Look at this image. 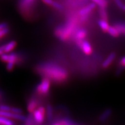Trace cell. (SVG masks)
<instances>
[{
    "label": "cell",
    "mask_w": 125,
    "mask_h": 125,
    "mask_svg": "<svg viewBox=\"0 0 125 125\" xmlns=\"http://www.w3.org/2000/svg\"><path fill=\"white\" fill-rule=\"evenodd\" d=\"M36 70L43 77L56 83L64 82L68 79V73L63 67L52 62H45L39 65Z\"/></svg>",
    "instance_id": "obj_1"
},
{
    "label": "cell",
    "mask_w": 125,
    "mask_h": 125,
    "mask_svg": "<svg viewBox=\"0 0 125 125\" xmlns=\"http://www.w3.org/2000/svg\"><path fill=\"white\" fill-rule=\"evenodd\" d=\"M75 24L73 22H69L65 26H61L56 28L54 34L62 41H66L70 38V36L74 30Z\"/></svg>",
    "instance_id": "obj_2"
},
{
    "label": "cell",
    "mask_w": 125,
    "mask_h": 125,
    "mask_svg": "<svg viewBox=\"0 0 125 125\" xmlns=\"http://www.w3.org/2000/svg\"><path fill=\"white\" fill-rule=\"evenodd\" d=\"M51 85V80L48 78L44 77L37 86L36 91L40 94L46 95L49 92Z\"/></svg>",
    "instance_id": "obj_3"
},
{
    "label": "cell",
    "mask_w": 125,
    "mask_h": 125,
    "mask_svg": "<svg viewBox=\"0 0 125 125\" xmlns=\"http://www.w3.org/2000/svg\"><path fill=\"white\" fill-rule=\"evenodd\" d=\"M46 109L43 106L38 107L33 112V118L34 121L38 123H42L44 121Z\"/></svg>",
    "instance_id": "obj_4"
},
{
    "label": "cell",
    "mask_w": 125,
    "mask_h": 125,
    "mask_svg": "<svg viewBox=\"0 0 125 125\" xmlns=\"http://www.w3.org/2000/svg\"><path fill=\"white\" fill-rule=\"evenodd\" d=\"M0 60L4 62H12L15 64H18L20 61V59L18 54L15 53H10L9 54L4 53L0 56Z\"/></svg>",
    "instance_id": "obj_5"
},
{
    "label": "cell",
    "mask_w": 125,
    "mask_h": 125,
    "mask_svg": "<svg viewBox=\"0 0 125 125\" xmlns=\"http://www.w3.org/2000/svg\"><path fill=\"white\" fill-rule=\"evenodd\" d=\"M0 116L7 117L12 119L18 120V121H25L26 117L22 114H15L10 111H0Z\"/></svg>",
    "instance_id": "obj_6"
},
{
    "label": "cell",
    "mask_w": 125,
    "mask_h": 125,
    "mask_svg": "<svg viewBox=\"0 0 125 125\" xmlns=\"http://www.w3.org/2000/svg\"><path fill=\"white\" fill-rule=\"evenodd\" d=\"M87 35V32L85 29H81L76 31L75 34V40L76 43L78 46L79 47L82 41L85 40Z\"/></svg>",
    "instance_id": "obj_7"
},
{
    "label": "cell",
    "mask_w": 125,
    "mask_h": 125,
    "mask_svg": "<svg viewBox=\"0 0 125 125\" xmlns=\"http://www.w3.org/2000/svg\"><path fill=\"white\" fill-rule=\"evenodd\" d=\"M79 47L82 49L83 52L86 55H90L93 52V49H92L91 45L87 41L83 40Z\"/></svg>",
    "instance_id": "obj_8"
},
{
    "label": "cell",
    "mask_w": 125,
    "mask_h": 125,
    "mask_svg": "<svg viewBox=\"0 0 125 125\" xmlns=\"http://www.w3.org/2000/svg\"><path fill=\"white\" fill-rule=\"evenodd\" d=\"M115 57H116V53L115 52H112L109 54V55L107 56V58L104 60V62L102 63V67L104 69L108 68L110 66L111 64L115 60Z\"/></svg>",
    "instance_id": "obj_9"
},
{
    "label": "cell",
    "mask_w": 125,
    "mask_h": 125,
    "mask_svg": "<svg viewBox=\"0 0 125 125\" xmlns=\"http://www.w3.org/2000/svg\"><path fill=\"white\" fill-rule=\"evenodd\" d=\"M38 107V103L37 100L31 98L27 103V109L30 114H32L34 111Z\"/></svg>",
    "instance_id": "obj_10"
},
{
    "label": "cell",
    "mask_w": 125,
    "mask_h": 125,
    "mask_svg": "<svg viewBox=\"0 0 125 125\" xmlns=\"http://www.w3.org/2000/svg\"><path fill=\"white\" fill-rule=\"evenodd\" d=\"M96 5L94 3H91V4H89L88 5L86 6L85 7H84L83 8L81 9L79 11V15L82 16V15H89L94 9L96 8Z\"/></svg>",
    "instance_id": "obj_11"
},
{
    "label": "cell",
    "mask_w": 125,
    "mask_h": 125,
    "mask_svg": "<svg viewBox=\"0 0 125 125\" xmlns=\"http://www.w3.org/2000/svg\"><path fill=\"white\" fill-rule=\"evenodd\" d=\"M17 45V42L16 41H11L9 42L8 43H7V44L3 45V47H4V53H10V52L13 51L14 49L16 47Z\"/></svg>",
    "instance_id": "obj_12"
},
{
    "label": "cell",
    "mask_w": 125,
    "mask_h": 125,
    "mask_svg": "<svg viewBox=\"0 0 125 125\" xmlns=\"http://www.w3.org/2000/svg\"><path fill=\"white\" fill-rule=\"evenodd\" d=\"M112 114V109L110 108H107L103 111L99 116V120L101 122H104L109 118Z\"/></svg>",
    "instance_id": "obj_13"
},
{
    "label": "cell",
    "mask_w": 125,
    "mask_h": 125,
    "mask_svg": "<svg viewBox=\"0 0 125 125\" xmlns=\"http://www.w3.org/2000/svg\"><path fill=\"white\" fill-rule=\"evenodd\" d=\"M34 0H21L20 2V7L22 10H25L31 7Z\"/></svg>",
    "instance_id": "obj_14"
},
{
    "label": "cell",
    "mask_w": 125,
    "mask_h": 125,
    "mask_svg": "<svg viewBox=\"0 0 125 125\" xmlns=\"http://www.w3.org/2000/svg\"><path fill=\"white\" fill-rule=\"evenodd\" d=\"M98 24L103 32H107L108 29L109 27V25L108 23L107 20L104 19L99 20L98 21Z\"/></svg>",
    "instance_id": "obj_15"
},
{
    "label": "cell",
    "mask_w": 125,
    "mask_h": 125,
    "mask_svg": "<svg viewBox=\"0 0 125 125\" xmlns=\"http://www.w3.org/2000/svg\"><path fill=\"white\" fill-rule=\"evenodd\" d=\"M0 125H16L11 119L0 116Z\"/></svg>",
    "instance_id": "obj_16"
},
{
    "label": "cell",
    "mask_w": 125,
    "mask_h": 125,
    "mask_svg": "<svg viewBox=\"0 0 125 125\" xmlns=\"http://www.w3.org/2000/svg\"><path fill=\"white\" fill-rule=\"evenodd\" d=\"M107 32L111 36H112V37H115V38H116V37H118L120 35L119 32H118V31L117 30V29L114 27V26H109L108 29L107 30Z\"/></svg>",
    "instance_id": "obj_17"
},
{
    "label": "cell",
    "mask_w": 125,
    "mask_h": 125,
    "mask_svg": "<svg viewBox=\"0 0 125 125\" xmlns=\"http://www.w3.org/2000/svg\"><path fill=\"white\" fill-rule=\"evenodd\" d=\"M114 26L117 29L120 34L125 35V24L123 23H116Z\"/></svg>",
    "instance_id": "obj_18"
},
{
    "label": "cell",
    "mask_w": 125,
    "mask_h": 125,
    "mask_svg": "<svg viewBox=\"0 0 125 125\" xmlns=\"http://www.w3.org/2000/svg\"><path fill=\"white\" fill-rule=\"evenodd\" d=\"M46 114L47 119L49 121L52 119L53 116V108L51 104H48L46 108Z\"/></svg>",
    "instance_id": "obj_19"
},
{
    "label": "cell",
    "mask_w": 125,
    "mask_h": 125,
    "mask_svg": "<svg viewBox=\"0 0 125 125\" xmlns=\"http://www.w3.org/2000/svg\"><path fill=\"white\" fill-rule=\"evenodd\" d=\"M92 1L100 8H105L108 4L107 0H92Z\"/></svg>",
    "instance_id": "obj_20"
},
{
    "label": "cell",
    "mask_w": 125,
    "mask_h": 125,
    "mask_svg": "<svg viewBox=\"0 0 125 125\" xmlns=\"http://www.w3.org/2000/svg\"><path fill=\"white\" fill-rule=\"evenodd\" d=\"M99 13L101 19L107 20L108 16H107V11H106L105 10V8H100Z\"/></svg>",
    "instance_id": "obj_21"
},
{
    "label": "cell",
    "mask_w": 125,
    "mask_h": 125,
    "mask_svg": "<svg viewBox=\"0 0 125 125\" xmlns=\"http://www.w3.org/2000/svg\"><path fill=\"white\" fill-rule=\"evenodd\" d=\"M34 120L33 115L32 116V114H30V116H28V118H26L24 125H34Z\"/></svg>",
    "instance_id": "obj_22"
},
{
    "label": "cell",
    "mask_w": 125,
    "mask_h": 125,
    "mask_svg": "<svg viewBox=\"0 0 125 125\" xmlns=\"http://www.w3.org/2000/svg\"><path fill=\"white\" fill-rule=\"evenodd\" d=\"M61 125H75V123L69 119L64 118L60 121Z\"/></svg>",
    "instance_id": "obj_23"
},
{
    "label": "cell",
    "mask_w": 125,
    "mask_h": 125,
    "mask_svg": "<svg viewBox=\"0 0 125 125\" xmlns=\"http://www.w3.org/2000/svg\"><path fill=\"white\" fill-rule=\"evenodd\" d=\"M7 63V66H6V68H7V71L9 72L13 71L14 69V67H15V64H16L15 62H8Z\"/></svg>",
    "instance_id": "obj_24"
},
{
    "label": "cell",
    "mask_w": 125,
    "mask_h": 125,
    "mask_svg": "<svg viewBox=\"0 0 125 125\" xmlns=\"http://www.w3.org/2000/svg\"><path fill=\"white\" fill-rule=\"evenodd\" d=\"M9 29L8 27L5 28V29H4L2 30H0V39L4 37L5 36H6L7 34H9Z\"/></svg>",
    "instance_id": "obj_25"
},
{
    "label": "cell",
    "mask_w": 125,
    "mask_h": 125,
    "mask_svg": "<svg viewBox=\"0 0 125 125\" xmlns=\"http://www.w3.org/2000/svg\"><path fill=\"white\" fill-rule=\"evenodd\" d=\"M51 6L54 8L58 9V10H62L63 9V7L62 6V5H61L58 2H56V1H53Z\"/></svg>",
    "instance_id": "obj_26"
},
{
    "label": "cell",
    "mask_w": 125,
    "mask_h": 125,
    "mask_svg": "<svg viewBox=\"0 0 125 125\" xmlns=\"http://www.w3.org/2000/svg\"><path fill=\"white\" fill-rule=\"evenodd\" d=\"M11 107L8 105H6V104H2V105H0V111H10Z\"/></svg>",
    "instance_id": "obj_27"
},
{
    "label": "cell",
    "mask_w": 125,
    "mask_h": 125,
    "mask_svg": "<svg viewBox=\"0 0 125 125\" xmlns=\"http://www.w3.org/2000/svg\"><path fill=\"white\" fill-rule=\"evenodd\" d=\"M10 111L12 112H13V113H15V114H22L23 113L22 109L19 108H16V107H11Z\"/></svg>",
    "instance_id": "obj_28"
},
{
    "label": "cell",
    "mask_w": 125,
    "mask_h": 125,
    "mask_svg": "<svg viewBox=\"0 0 125 125\" xmlns=\"http://www.w3.org/2000/svg\"><path fill=\"white\" fill-rule=\"evenodd\" d=\"M114 1H115V2L116 3L117 6H118L119 8L123 9V8L124 7L125 5L123 4V2H122L121 0H114Z\"/></svg>",
    "instance_id": "obj_29"
},
{
    "label": "cell",
    "mask_w": 125,
    "mask_h": 125,
    "mask_svg": "<svg viewBox=\"0 0 125 125\" xmlns=\"http://www.w3.org/2000/svg\"><path fill=\"white\" fill-rule=\"evenodd\" d=\"M119 65L120 66L123 67L125 68V56L123 57L121 59L119 62Z\"/></svg>",
    "instance_id": "obj_30"
},
{
    "label": "cell",
    "mask_w": 125,
    "mask_h": 125,
    "mask_svg": "<svg viewBox=\"0 0 125 125\" xmlns=\"http://www.w3.org/2000/svg\"><path fill=\"white\" fill-rule=\"evenodd\" d=\"M7 27H8V24L7 23L3 22L0 23V30L4 29H5V28Z\"/></svg>",
    "instance_id": "obj_31"
},
{
    "label": "cell",
    "mask_w": 125,
    "mask_h": 125,
    "mask_svg": "<svg viewBox=\"0 0 125 125\" xmlns=\"http://www.w3.org/2000/svg\"><path fill=\"white\" fill-rule=\"evenodd\" d=\"M42 1L45 3V4L49 5H52L53 2V0H42Z\"/></svg>",
    "instance_id": "obj_32"
},
{
    "label": "cell",
    "mask_w": 125,
    "mask_h": 125,
    "mask_svg": "<svg viewBox=\"0 0 125 125\" xmlns=\"http://www.w3.org/2000/svg\"><path fill=\"white\" fill-rule=\"evenodd\" d=\"M3 53H4V47L3 46H0V56L1 54H2Z\"/></svg>",
    "instance_id": "obj_33"
},
{
    "label": "cell",
    "mask_w": 125,
    "mask_h": 125,
    "mask_svg": "<svg viewBox=\"0 0 125 125\" xmlns=\"http://www.w3.org/2000/svg\"><path fill=\"white\" fill-rule=\"evenodd\" d=\"M53 125H61V124H60V122H56L55 123H54Z\"/></svg>",
    "instance_id": "obj_34"
},
{
    "label": "cell",
    "mask_w": 125,
    "mask_h": 125,
    "mask_svg": "<svg viewBox=\"0 0 125 125\" xmlns=\"http://www.w3.org/2000/svg\"><path fill=\"white\" fill-rule=\"evenodd\" d=\"M123 9H124V10H125V5H124V7H123Z\"/></svg>",
    "instance_id": "obj_35"
}]
</instances>
